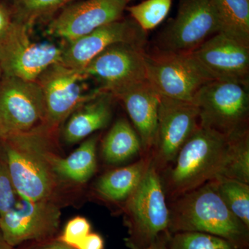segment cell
I'll use <instances>...</instances> for the list:
<instances>
[{"instance_id": "obj_1", "label": "cell", "mask_w": 249, "mask_h": 249, "mask_svg": "<svg viewBox=\"0 0 249 249\" xmlns=\"http://www.w3.org/2000/svg\"><path fill=\"white\" fill-rule=\"evenodd\" d=\"M169 232H200L249 249V229L228 209L210 181L170 200Z\"/></svg>"}, {"instance_id": "obj_2", "label": "cell", "mask_w": 249, "mask_h": 249, "mask_svg": "<svg viewBox=\"0 0 249 249\" xmlns=\"http://www.w3.org/2000/svg\"><path fill=\"white\" fill-rule=\"evenodd\" d=\"M5 160L20 199L50 200L58 185L52 164L53 152L39 129L1 138Z\"/></svg>"}, {"instance_id": "obj_3", "label": "cell", "mask_w": 249, "mask_h": 249, "mask_svg": "<svg viewBox=\"0 0 249 249\" xmlns=\"http://www.w3.org/2000/svg\"><path fill=\"white\" fill-rule=\"evenodd\" d=\"M229 139L199 127L183 145L169 168L160 174L167 199L202 186L222 170Z\"/></svg>"}, {"instance_id": "obj_4", "label": "cell", "mask_w": 249, "mask_h": 249, "mask_svg": "<svg viewBox=\"0 0 249 249\" xmlns=\"http://www.w3.org/2000/svg\"><path fill=\"white\" fill-rule=\"evenodd\" d=\"M124 211L129 249H146L160 235L170 234L169 207L161 176L152 163L124 202Z\"/></svg>"}, {"instance_id": "obj_5", "label": "cell", "mask_w": 249, "mask_h": 249, "mask_svg": "<svg viewBox=\"0 0 249 249\" xmlns=\"http://www.w3.org/2000/svg\"><path fill=\"white\" fill-rule=\"evenodd\" d=\"M248 90L240 83L218 80L201 87L193 101L201 127L229 139L249 130Z\"/></svg>"}, {"instance_id": "obj_6", "label": "cell", "mask_w": 249, "mask_h": 249, "mask_svg": "<svg viewBox=\"0 0 249 249\" xmlns=\"http://www.w3.org/2000/svg\"><path fill=\"white\" fill-rule=\"evenodd\" d=\"M220 30L215 0H178L176 16L157 37L155 50L191 53Z\"/></svg>"}, {"instance_id": "obj_7", "label": "cell", "mask_w": 249, "mask_h": 249, "mask_svg": "<svg viewBox=\"0 0 249 249\" xmlns=\"http://www.w3.org/2000/svg\"><path fill=\"white\" fill-rule=\"evenodd\" d=\"M17 19L0 38V66L4 76L36 81L51 65L60 62L62 49L31 40L29 27Z\"/></svg>"}, {"instance_id": "obj_8", "label": "cell", "mask_w": 249, "mask_h": 249, "mask_svg": "<svg viewBox=\"0 0 249 249\" xmlns=\"http://www.w3.org/2000/svg\"><path fill=\"white\" fill-rule=\"evenodd\" d=\"M147 79L164 97L193 103L201 87L213 81L191 53L154 50L145 53Z\"/></svg>"}, {"instance_id": "obj_9", "label": "cell", "mask_w": 249, "mask_h": 249, "mask_svg": "<svg viewBox=\"0 0 249 249\" xmlns=\"http://www.w3.org/2000/svg\"><path fill=\"white\" fill-rule=\"evenodd\" d=\"M200 127L198 107L160 96L155 144L150 157L152 164L160 174L173 163L178 152Z\"/></svg>"}, {"instance_id": "obj_10", "label": "cell", "mask_w": 249, "mask_h": 249, "mask_svg": "<svg viewBox=\"0 0 249 249\" xmlns=\"http://www.w3.org/2000/svg\"><path fill=\"white\" fill-rule=\"evenodd\" d=\"M45 121V99L37 81L4 76L0 83V138L30 132Z\"/></svg>"}, {"instance_id": "obj_11", "label": "cell", "mask_w": 249, "mask_h": 249, "mask_svg": "<svg viewBox=\"0 0 249 249\" xmlns=\"http://www.w3.org/2000/svg\"><path fill=\"white\" fill-rule=\"evenodd\" d=\"M60 209L52 200L20 199L14 207L0 216V232L14 247L28 241L52 238L60 225Z\"/></svg>"}, {"instance_id": "obj_12", "label": "cell", "mask_w": 249, "mask_h": 249, "mask_svg": "<svg viewBox=\"0 0 249 249\" xmlns=\"http://www.w3.org/2000/svg\"><path fill=\"white\" fill-rule=\"evenodd\" d=\"M87 78L83 71L57 62L51 65L36 80L43 93L47 127H58L67 116L101 90L85 94L82 82Z\"/></svg>"}, {"instance_id": "obj_13", "label": "cell", "mask_w": 249, "mask_h": 249, "mask_svg": "<svg viewBox=\"0 0 249 249\" xmlns=\"http://www.w3.org/2000/svg\"><path fill=\"white\" fill-rule=\"evenodd\" d=\"M145 45L120 42L109 46L83 70L87 77L102 81L103 91L111 92L121 87L147 79Z\"/></svg>"}, {"instance_id": "obj_14", "label": "cell", "mask_w": 249, "mask_h": 249, "mask_svg": "<svg viewBox=\"0 0 249 249\" xmlns=\"http://www.w3.org/2000/svg\"><path fill=\"white\" fill-rule=\"evenodd\" d=\"M211 80L249 85V47L219 32L191 52Z\"/></svg>"}, {"instance_id": "obj_15", "label": "cell", "mask_w": 249, "mask_h": 249, "mask_svg": "<svg viewBox=\"0 0 249 249\" xmlns=\"http://www.w3.org/2000/svg\"><path fill=\"white\" fill-rule=\"evenodd\" d=\"M125 0H83L64 7L49 24L50 35L70 42L123 18Z\"/></svg>"}, {"instance_id": "obj_16", "label": "cell", "mask_w": 249, "mask_h": 249, "mask_svg": "<svg viewBox=\"0 0 249 249\" xmlns=\"http://www.w3.org/2000/svg\"><path fill=\"white\" fill-rule=\"evenodd\" d=\"M120 42L146 45L147 33L132 18H122L69 42L67 49H62L60 62L69 68L83 71L105 49Z\"/></svg>"}, {"instance_id": "obj_17", "label": "cell", "mask_w": 249, "mask_h": 249, "mask_svg": "<svg viewBox=\"0 0 249 249\" xmlns=\"http://www.w3.org/2000/svg\"><path fill=\"white\" fill-rule=\"evenodd\" d=\"M110 93L124 104L142 145V157H150L157 134L160 94L145 79L124 85Z\"/></svg>"}, {"instance_id": "obj_18", "label": "cell", "mask_w": 249, "mask_h": 249, "mask_svg": "<svg viewBox=\"0 0 249 249\" xmlns=\"http://www.w3.org/2000/svg\"><path fill=\"white\" fill-rule=\"evenodd\" d=\"M114 96L101 91L72 112L64 129V138L69 143H75L105 128L112 116Z\"/></svg>"}, {"instance_id": "obj_19", "label": "cell", "mask_w": 249, "mask_h": 249, "mask_svg": "<svg viewBox=\"0 0 249 249\" xmlns=\"http://www.w3.org/2000/svg\"><path fill=\"white\" fill-rule=\"evenodd\" d=\"M150 163L151 157H142L132 164L111 170L99 178L95 189L106 200L125 202L139 186Z\"/></svg>"}, {"instance_id": "obj_20", "label": "cell", "mask_w": 249, "mask_h": 249, "mask_svg": "<svg viewBox=\"0 0 249 249\" xmlns=\"http://www.w3.org/2000/svg\"><path fill=\"white\" fill-rule=\"evenodd\" d=\"M98 135L87 139L66 158L53 155L52 164L58 178L76 183H85L94 175L96 170V145Z\"/></svg>"}, {"instance_id": "obj_21", "label": "cell", "mask_w": 249, "mask_h": 249, "mask_svg": "<svg viewBox=\"0 0 249 249\" xmlns=\"http://www.w3.org/2000/svg\"><path fill=\"white\" fill-rule=\"evenodd\" d=\"M142 154L138 134L126 119H119L113 124L102 143V155L106 161L117 164Z\"/></svg>"}, {"instance_id": "obj_22", "label": "cell", "mask_w": 249, "mask_h": 249, "mask_svg": "<svg viewBox=\"0 0 249 249\" xmlns=\"http://www.w3.org/2000/svg\"><path fill=\"white\" fill-rule=\"evenodd\" d=\"M220 32L249 47V0H215Z\"/></svg>"}, {"instance_id": "obj_23", "label": "cell", "mask_w": 249, "mask_h": 249, "mask_svg": "<svg viewBox=\"0 0 249 249\" xmlns=\"http://www.w3.org/2000/svg\"><path fill=\"white\" fill-rule=\"evenodd\" d=\"M211 181L228 209L249 229V183L222 176Z\"/></svg>"}, {"instance_id": "obj_24", "label": "cell", "mask_w": 249, "mask_h": 249, "mask_svg": "<svg viewBox=\"0 0 249 249\" xmlns=\"http://www.w3.org/2000/svg\"><path fill=\"white\" fill-rule=\"evenodd\" d=\"M218 176L249 184V132L229 139L227 155Z\"/></svg>"}, {"instance_id": "obj_25", "label": "cell", "mask_w": 249, "mask_h": 249, "mask_svg": "<svg viewBox=\"0 0 249 249\" xmlns=\"http://www.w3.org/2000/svg\"><path fill=\"white\" fill-rule=\"evenodd\" d=\"M173 0H145L127 6L130 17L145 32L153 30L169 14Z\"/></svg>"}, {"instance_id": "obj_26", "label": "cell", "mask_w": 249, "mask_h": 249, "mask_svg": "<svg viewBox=\"0 0 249 249\" xmlns=\"http://www.w3.org/2000/svg\"><path fill=\"white\" fill-rule=\"evenodd\" d=\"M168 249H239L222 237L200 232L170 234Z\"/></svg>"}, {"instance_id": "obj_27", "label": "cell", "mask_w": 249, "mask_h": 249, "mask_svg": "<svg viewBox=\"0 0 249 249\" xmlns=\"http://www.w3.org/2000/svg\"><path fill=\"white\" fill-rule=\"evenodd\" d=\"M73 0H18L16 7L17 20L28 26L37 19L47 17L58 9H63Z\"/></svg>"}, {"instance_id": "obj_28", "label": "cell", "mask_w": 249, "mask_h": 249, "mask_svg": "<svg viewBox=\"0 0 249 249\" xmlns=\"http://www.w3.org/2000/svg\"><path fill=\"white\" fill-rule=\"evenodd\" d=\"M17 196L6 160L0 159V216L14 207Z\"/></svg>"}, {"instance_id": "obj_29", "label": "cell", "mask_w": 249, "mask_h": 249, "mask_svg": "<svg viewBox=\"0 0 249 249\" xmlns=\"http://www.w3.org/2000/svg\"><path fill=\"white\" fill-rule=\"evenodd\" d=\"M90 232L91 225L88 219L85 217H76L69 221L58 240L75 249Z\"/></svg>"}, {"instance_id": "obj_30", "label": "cell", "mask_w": 249, "mask_h": 249, "mask_svg": "<svg viewBox=\"0 0 249 249\" xmlns=\"http://www.w3.org/2000/svg\"><path fill=\"white\" fill-rule=\"evenodd\" d=\"M104 241L101 235L97 233L88 234L75 249H103Z\"/></svg>"}, {"instance_id": "obj_31", "label": "cell", "mask_w": 249, "mask_h": 249, "mask_svg": "<svg viewBox=\"0 0 249 249\" xmlns=\"http://www.w3.org/2000/svg\"><path fill=\"white\" fill-rule=\"evenodd\" d=\"M75 249L62 243L58 240H52V238L49 240L39 241L37 245L34 246L30 249Z\"/></svg>"}, {"instance_id": "obj_32", "label": "cell", "mask_w": 249, "mask_h": 249, "mask_svg": "<svg viewBox=\"0 0 249 249\" xmlns=\"http://www.w3.org/2000/svg\"><path fill=\"white\" fill-rule=\"evenodd\" d=\"M11 15L8 9L0 4V38L3 37L11 27Z\"/></svg>"}, {"instance_id": "obj_33", "label": "cell", "mask_w": 249, "mask_h": 249, "mask_svg": "<svg viewBox=\"0 0 249 249\" xmlns=\"http://www.w3.org/2000/svg\"><path fill=\"white\" fill-rule=\"evenodd\" d=\"M170 235V234H163L160 235L151 245L145 249H168L167 243Z\"/></svg>"}, {"instance_id": "obj_34", "label": "cell", "mask_w": 249, "mask_h": 249, "mask_svg": "<svg viewBox=\"0 0 249 249\" xmlns=\"http://www.w3.org/2000/svg\"><path fill=\"white\" fill-rule=\"evenodd\" d=\"M14 247L9 245L3 238L1 232H0V249H13Z\"/></svg>"}, {"instance_id": "obj_35", "label": "cell", "mask_w": 249, "mask_h": 249, "mask_svg": "<svg viewBox=\"0 0 249 249\" xmlns=\"http://www.w3.org/2000/svg\"><path fill=\"white\" fill-rule=\"evenodd\" d=\"M1 73H2V70H1V66H0V76H1Z\"/></svg>"}, {"instance_id": "obj_36", "label": "cell", "mask_w": 249, "mask_h": 249, "mask_svg": "<svg viewBox=\"0 0 249 249\" xmlns=\"http://www.w3.org/2000/svg\"><path fill=\"white\" fill-rule=\"evenodd\" d=\"M127 3L130 2V1H133V0H125Z\"/></svg>"}, {"instance_id": "obj_37", "label": "cell", "mask_w": 249, "mask_h": 249, "mask_svg": "<svg viewBox=\"0 0 249 249\" xmlns=\"http://www.w3.org/2000/svg\"><path fill=\"white\" fill-rule=\"evenodd\" d=\"M13 1H14L15 4H16V2H17L18 0H13Z\"/></svg>"}]
</instances>
